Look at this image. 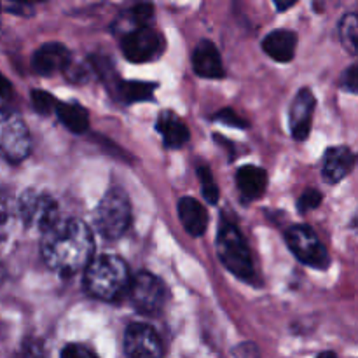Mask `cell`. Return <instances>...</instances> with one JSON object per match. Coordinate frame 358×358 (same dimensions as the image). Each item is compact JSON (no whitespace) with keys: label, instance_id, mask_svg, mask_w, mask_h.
<instances>
[{"label":"cell","instance_id":"cell-1","mask_svg":"<svg viewBox=\"0 0 358 358\" xmlns=\"http://www.w3.org/2000/svg\"><path fill=\"white\" fill-rule=\"evenodd\" d=\"M94 240L83 220H58L42 233L41 252L44 262L65 278L83 271L93 259Z\"/></svg>","mask_w":358,"mask_h":358},{"label":"cell","instance_id":"cell-2","mask_svg":"<svg viewBox=\"0 0 358 358\" xmlns=\"http://www.w3.org/2000/svg\"><path fill=\"white\" fill-rule=\"evenodd\" d=\"M129 269L122 259L115 255H100L91 259L84 268V285L93 297L101 301L122 299L128 294Z\"/></svg>","mask_w":358,"mask_h":358},{"label":"cell","instance_id":"cell-3","mask_svg":"<svg viewBox=\"0 0 358 358\" xmlns=\"http://www.w3.org/2000/svg\"><path fill=\"white\" fill-rule=\"evenodd\" d=\"M94 227L107 240L121 238L131 224V205L122 189H110L93 215Z\"/></svg>","mask_w":358,"mask_h":358},{"label":"cell","instance_id":"cell-4","mask_svg":"<svg viewBox=\"0 0 358 358\" xmlns=\"http://www.w3.org/2000/svg\"><path fill=\"white\" fill-rule=\"evenodd\" d=\"M217 255L222 264L240 278L250 280L254 276L250 250H248L240 229L229 220L220 222L219 234H217Z\"/></svg>","mask_w":358,"mask_h":358},{"label":"cell","instance_id":"cell-5","mask_svg":"<svg viewBox=\"0 0 358 358\" xmlns=\"http://www.w3.org/2000/svg\"><path fill=\"white\" fill-rule=\"evenodd\" d=\"M31 150V138L20 114L0 110V156L10 163L27 159Z\"/></svg>","mask_w":358,"mask_h":358},{"label":"cell","instance_id":"cell-6","mask_svg":"<svg viewBox=\"0 0 358 358\" xmlns=\"http://www.w3.org/2000/svg\"><path fill=\"white\" fill-rule=\"evenodd\" d=\"M17 212H20L24 226L41 231V233H44L59 220L58 203L55 201L52 196L44 194V192H24L20 198Z\"/></svg>","mask_w":358,"mask_h":358},{"label":"cell","instance_id":"cell-7","mask_svg":"<svg viewBox=\"0 0 358 358\" xmlns=\"http://www.w3.org/2000/svg\"><path fill=\"white\" fill-rule=\"evenodd\" d=\"M287 245L303 264L315 269H327L331 264L327 250L315 231L308 226H292L285 234Z\"/></svg>","mask_w":358,"mask_h":358},{"label":"cell","instance_id":"cell-8","mask_svg":"<svg viewBox=\"0 0 358 358\" xmlns=\"http://www.w3.org/2000/svg\"><path fill=\"white\" fill-rule=\"evenodd\" d=\"M121 48L133 63H147L159 58L164 51V37L152 27H138L122 35Z\"/></svg>","mask_w":358,"mask_h":358},{"label":"cell","instance_id":"cell-9","mask_svg":"<svg viewBox=\"0 0 358 358\" xmlns=\"http://www.w3.org/2000/svg\"><path fill=\"white\" fill-rule=\"evenodd\" d=\"M133 306L142 315H157L164 304V287L157 276L142 271L129 282Z\"/></svg>","mask_w":358,"mask_h":358},{"label":"cell","instance_id":"cell-10","mask_svg":"<svg viewBox=\"0 0 358 358\" xmlns=\"http://www.w3.org/2000/svg\"><path fill=\"white\" fill-rule=\"evenodd\" d=\"M126 358H163V345L152 327L131 324L124 334Z\"/></svg>","mask_w":358,"mask_h":358},{"label":"cell","instance_id":"cell-11","mask_svg":"<svg viewBox=\"0 0 358 358\" xmlns=\"http://www.w3.org/2000/svg\"><path fill=\"white\" fill-rule=\"evenodd\" d=\"M315 107H317V98H315V94L308 87L301 90L297 96L294 98L292 105H290V131H292L294 138L299 140V142H303V140L310 136Z\"/></svg>","mask_w":358,"mask_h":358},{"label":"cell","instance_id":"cell-12","mask_svg":"<svg viewBox=\"0 0 358 358\" xmlns=\"http://www.w3.org/2000/svg\"><path fill=\"white\" fill-rule=\"evenodd\" d=\"M70 51L59 42H48L41 45L31 56V69L38 76H55L58 72H65L66 66L70 65Z\"/></svg>","mask_w":358,"mask_h":358},{"label":"cell","instance_id":"cell-13","mask_svg":"<svg viewBox=\"0 0 358 358\" xmlns=\"http://www.w3.org/2000/svg\"><path fill=\"white\" fill-rule=\"evenodd\" d=\"M192 69L198 76L206 79L224 77V66L220 52L212 41H201L192 52Z\"/></svg>","mask_w":358,"mask_h":358},{"label":"cell","instance_id":"cell-14","mask_svg":"<svg viewBox=\"0 0 358 358\" xmlns=\"http://www.w3.org/2000/svg\"><path fill=\"white\" fill-rule=\"evenodd\" d=\"M353 164H355V156L348 147H332L324 157V166H322L324 180L327 184H338L352 171Z\"/></svg>","mask_w":358,"mask_h":358},{"label":"cell","instance_id":"cell-15","mask_svg":"<svg viewBox=\"0 0 358 358\" xmlns=\"http://www.w3.org/2000/svg\"><path fill=\"white\" fill-rule=\"evenodd\" d=\"M297 35L290 30H275L262 41V49L269 58L280 63H289L296 55Z\"/></svg>","mask_w":358,"mask_h":358},{"label":"cell","instance_id":"cell-16","mask_svg":"<svg viewBox=\"0 0 358 358\" xmlns=\"http://www.w3.org/2000/svg\"><path fill=\"white\" fill-rule=\"evenodd\" d=\"M177 210L182 226L191 236L198 238L205 234L206 226H208V213L201 203L196 201L194 198H182Z\"/></svg>","mask_w":358,"mask_h":358},{"label":"cell","instance_id":"cell-17","mask_svg":"<svg viewBox=\"0 0 358 358\" xmlns=\"http://www.w3.org/2000/svg\"><path fill=\"white\" fill-rule=\"evenodd\" d=\"M156 129L163 136V142L168 149H180L189 142V129L178 115L164 112L156 122Z\"/></svg>","mask_w":358,"mask_h":358},{"label":"cell","instance_id":"cell-18","mask_svg":"<svg viewBox=\"0 0 358 358\" xmlns=\"http://www.w3.org/2000/svg\"><path fill=\"white\" fill-rule=\"evenodd\" d=\"M236 182L243 198L248 201H254L264 194L266 187H268V173L262 168L247 164V166L238 170Z\"/></svg>","mask_w":358,"mask_h":358},{"label":"cell","instance_id":"cell-19","mask_svg":"<svg viewBox=\"0 0 358 358\" xmlns=\"http://www.w3.org/2000/svg\"><path fill=\"white\" fill-rule=\"evenodd\" d=\"M55 112L58 115L59 122L76 135H80V133L87 131V128H90V114H87L83 105L76 103V101H65V103L58 101Z\"/></svg>","mask_w":358,"mask_h":358},{"label":"cell","instance_id":"cell-20","mask_svg":"<svg viewBox=\"0 0 358 358\" xmlns=\"http://www.w3.org/2000/svg\"><path fill=\"white\" fill-rule=\"evenodd\" d=\"M152 16H154L152 3L136 2L135 6H131L129 9H126L124 13L119 16L117 23H121L122 28L128 27L124 31H122V35H124V34H128L129 30H135V28L149 24V21L152 20ZM121 24H117V27H121Z\"/></svg>","mask_w":358,"mask_h":358},{"label":"cell","instance_id":"cell-21","mask_svg":"<svg viewBox=\"0 0 358 358\" xmlns=\"http://www.w3.org/2000/svg\"><path fill=\"white\" fill-rule=\"evenodd\" d=\"M156 87V84L143 83V80H124V83H119V94L128 103L147 101L152 100V93Z\"/></svg>","mask_w":358,"mask_h":358},{"label":"cell","instance_id":"cell-22","mask_svg":"<svg viewBox=\"0 0 358 358\" xmlns=\"http://www.w3.org/2000/svg\"><path fill=\"white\" fill-rule=\"evenodd\" d=\"M358 21H357V14L350 13L346 14L345 17L341 20V27H339V34H341V42L345 45V49L352 55H357V42H358Z\"/></svg>","mask_w":358,"mask_h":358},{"label":"cell","instance_id":"cell-23","mask_svg":"<svg viewBox=\"0 0 358 358\" xmlns=\"http://www.w3.org/2000/svg\"><path fill=\"white\" fill-rule=\"evenodd\" d=\"M198 177H199V182H201V192L205 201L210 203V205H217V201H219L220 198V192H219V187L215 185V182H213L210 168L199 166Z\"/></svg>","mask_w":358,"mask_h":358},{"label":"cell","instance_id":"cell-24","mask_svg":"<svg viewBox=\"0 0 358 358\" xmlns=\"http://www.w3.org/2000/svg\"><path fill=\"white\" fill-rule=\"evenodd\" d=\"M31 105H34L35 110L42 115H49L51 112H55L56 105H58V98L52 96L51 93L42 90H34L31 91Z\"/></svg>","mask_w":358,"mask_h":358},{"label":"cell","instance_id":"cell-25","mask_svg":"<svg viewBox=\"0 0 358 358\" xmlns=\"http://www.w3.org/2000/svg\"><path fill=\"white\" fill-rule=\"evenodd\" d=\"M322 199H324V196H322L320 191H317V189H306L299 196V199H297V210H299V213L311 212V210L320 206Z\"/></svg>","mask_w":358,"mask_h":358},{"label":"cell","instance_id":"cell-26","mask_svg":"<svg viewBox=\"0 0 358 358\" xmlns=\"http://www.w3.org/2000/svg\"><path fill=\"white\" fill-rule=\"evenodd\" d=\"M13 227V210L6 196L0 192V241L6 240Z\"/></svg>","mask_w":358,"mask_h":358},{"label":"cell","instance_id":"cell-27","mask_svg":"<svg viewBox=\"0 0 358 358\" xmlns=\"http://www.w3.org/2000/svg\"><path fill=\"white\" fill-rule=\"evenodd\" d=\"M213 119L219 122H222V124L233 126V128H247L248 126V122L243 121V119H241L240 115L233 110V108H222V110L217 112V114L213 115Z\"/></svg>","mask_w":358,"mask_h":358},{"label":"cell","instance_id":"cell-28","mask_svg":"<svg viewBox=\"0 0 358 358\" xmlns=\"http://www.w3.org/2000/svg\"><path fill=\"white\" fill-rule=\"evenodd\" d=\"M59 358H96L87 348L80 345H66L62 350V357Z\"/></svg>","mask_w":358,"mask_h":358},{"label":"cell","instance_id":"cell-29","mask_svg":"<svg viewBox=\"0 0 358 358\" xmlns=\"http://www.w3.org/2000/svg\"><path fill=\"white\" fill-rule=\"evenodd\" d=\"M357 65H352L345 73H343V87L350 93H357Z\"/></svg>","mask_w":358,"mask_h":358},{"label":"cell","instance_id":"cell-30","mask_svg":"<svg viewBox=\"0 0 358 358\" xmlns=\"http://www.w3.org/2000/svg\"><path fill=\"white\" fill-rule=\"evenodd\" d=\"M23 358H45L44 352H42V346L38 343H31V345H27L24 348Z\"/></svg>","mask_w":358,"mask_h":358},{"label":"cell","instance_id":"cell-31","mask_svg":"<svg viewBox=\"0 0 358 358\" xmlns=\"http://www.w3.org/2000/svg\"><path fill=\"white\" fill-rule=\"evenodd\" d=\"M10 91H13V86H10L9 80H7L6 77H3L2 73H0V98L9 96Z\"/></svg>","mask_w":358,"mask_h":358},{"label":"cell","instance_id":"cell-32","mask_svg":"<svg viewBox=\"0 0 358 358\" xmlns=\"http://www.w3.org/2000/svg\"><path fill=\"white\" fill-rule=\"evenodd\" d=\"M273 2H275L276 9H278L280 13H283V10L290 9V7H292L297 0H273Z\"/></svg>","mask_w":358,"mask_h":358},{"label":"cell","instance_id":"cell-33","mask_svg":"<svg viewBox=\"0 0 358 358\" xmlns=\"http://www.w3.org/2000/svg\"><path fill=\"white\" fill-rule=\"evenodd\" d=\"M17 3H24V6H30V3H37V2H44V0H14Z\"/></svg>","mask_w":358,"mask_h":358},{"label":"cell","instance_id":"cell-34","mask_svg":"<svg viewBox=\"0 0 358 358\" xmlns=\"http://www.w3.org/2000/svg\"><path fill=\"white\" fill-rule=\"evenodd\" d=\"M317 358H338V357H336V353H332V352H324V353H320Z\"/></svg>","mask_w":358,"mask_h":358},{"label":"cell","instance_id":"cell-35","mask_svg":"<svg viewBox=\"0 0 358 358\" xmlns=\"http://www.w3.org/2000/svg\"><path fill=\"white\" fill-rule=\"evenodd\" d=\"M0 280H2V268H0Z\"/></svg>","mask_w":358,"mask_h":358},{"label":"cell","instance_id":"cell-36","mask_svg":"<svg viewBox=\"0 0 358 358\" xmlns=\"http://www.w3.org/2000/svg\"><path fill=\"white\" fill-rule=\"evenodd\" d=\"M0 16H2V7H0Z\"/></svg>","mask_w":358,"mask_h":358}]
</instances>
